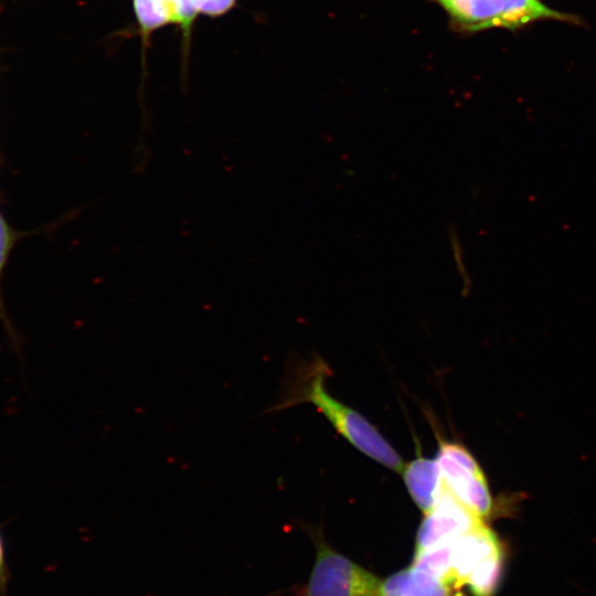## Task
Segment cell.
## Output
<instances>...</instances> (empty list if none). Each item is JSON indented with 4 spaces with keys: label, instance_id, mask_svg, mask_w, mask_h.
<instances>
[{
    "label": "cell",
    "instance_id": "cell-9",
    "mask_svg": "<svg viewBox=\"0 0 596 596\" xmlns=\"http://www.w3.org/2000/svg\"><path fill=\"white\" fill-rule=\"evenodd\" d=\"M451 589L441 579L411 565L382 582L380 596H451Z\"/></svg>",
    "mask_w": 596,
    "mask_h": 596
},
{
    "label": "cell",
    "instance_id": "cell-4",
    "mask_svg": "<svg viewBox=\"0 0 596 596\" xmlns=\"http://www.w3.org/2000/svg\"><path fill=\"white\" fill-rule=\"evenodd\" d=\"M444 486L481 519L488 518L493 501L486 476L470 451L462 445L441 440L436 457Z\"/></svg>",
    "mask_w": 596,
    "mask_h": 596
},
{
    "label": "cell",
    "instance_id": "cell-10",
    "mask_svg": "<svg viewBox=\"0 0 596 596\" xmlns=\"http://www.w3.org/2000/svg\"><path fill=\"white\" fill-rule=\"evenodd\" d=\"M502 571V554L494 555L478 565L466 585L473 596H492L497 590Z\"/></svg>",
    "mask_w": 596,
    "mask_h": 596
},
{
    "label": "cell",
    "instance_id": "cell-7",
    "mask_svg": "<svg viewBox=\"0 0 596 596\" xmlns=\"http://www.w3.org/2000/svg\"><path fill=\"white\" fill-rule=\"evenodd\" d=\"M131 3L141 40L142 56L150 45L152 34L168 25H178L182 31L183 45H188L192 26L181 0H131Z\"/></svg>",
    "mask_w": 596,
    "mask_h": 596
},
{
    "label": "cell",
    "instance_id": "cell-5",
    "mask_svg": "<svg viewBox=\"0 0 596 596\" xmlns=\"http://www.w3.org/2000/svg\"><path fill=\"white\" fill-rule=\"evenodd\" d=\"M445 486L434 508L425 514L417 534L415 553L454 541L483 524Z\"/></svg>",
    "mask_w": 596,
    "mask_h": 596
},
{
    "label": "cell",
    "instance_id": "cell-6",
    "mask_svg": "<svg viewBox=\"0 0 596 596\" xmlns=\"http://www.w3.org/2000/svg\"><path fill=\"white\" fill-rule=\"evenodd\" d=\"M454 587L466 585L472 571L486 560L502 554L494 532L485 523L450 542Z\"/></svg>",
    "mask_w": 596,
    "mask_h": 596
},
{
    "label": "cell",
    "instance_id": "cell-2",
    "mask_svg": "<svg viewBox=\"0 0 596 596\" xmlns=\"http://www.w3.org/2000/svg\"><path fill=\"white\" fill-rule=\"evenodd\" d=\"M454 25L477 32L491 28L514 29L539 19H567L540 0H436Z\"/></svg>",
    "mask_w": 596,
    "mask_h": 596
},
{
    "label": "cell",
    "instance_id": "cell-1",
    "mask_svg": "<svg viewBox=\"0 0 596 596\" xmlns=\"http://www.w3.org/2000/svg\"><path fill=\"white\" fill-rule=\"evenodd\" d=\"M308 371L300 383L289 389L272 409L311 403L353 447L382 466L402 472L405 464L377 428L327 392L324 379L328 369L324 364L320 362Z\"/></svg>",
    "mask_w": 596,
    "mask_h": 596
},
{
    "label": "cell",
    "instance_id": "cell-8",
    "mask_svg": "<svg viewBox=\"0 0 596 596\" xmlns=\"http://www.w3.org/2000/svg\"><path fill=\"white\" fill-rule=\"evenodd\" d=\"M402 476L414 503L426 514L429 512L444 487L437 459L417 454V457L404 465Z\"/></svg>",
    "mask_w": 596,
    "mask_h": 596
},
{
    "label": "cell",
    "instance_id": "cell-12",
    "mask_svg": "<svg viewBox=\"0 0 596 596\" xmlns=\"http://www.w3.org/2000/svg\"><path fill=\"white\" fill-rule=\"evenodd\" d=\"M14 236L13 231L8 225L0 212V275L4 267L9 252L13 245Z\"/></svg>",
    "mask_w": 596,
    "mask_h": 596
},
{
    "label": "cell",
    "instance_id": "cell-3",
    "mask_svg": "<svg viewBox=\"0 0 596 596\" xmlns=\"http://www.w3.org/2000/svg\"><path fill=\"white\" fill-rule=\"evenodd\" d=\"M316 539V562L302 596H380L379 577Z\"/></svg>",
    "mask_w": 596,
    "mask_h": 596
},
{
    "label": "cell",
    "instance_id": "cell-11",
    "mask_svg": "<svg viewBox=\"0 0 596 596\" xmlns=\"http://www.w3.org/2000/svg\"><path fill=\"white\" fill-rule=\"evenodd\" d=\"M238 0H181L187 19L193 28L199 15L219 18L230 12Z\"/></svg>",
    "mask_w": 596,
    "mask_h": 596
}]
</instances>
